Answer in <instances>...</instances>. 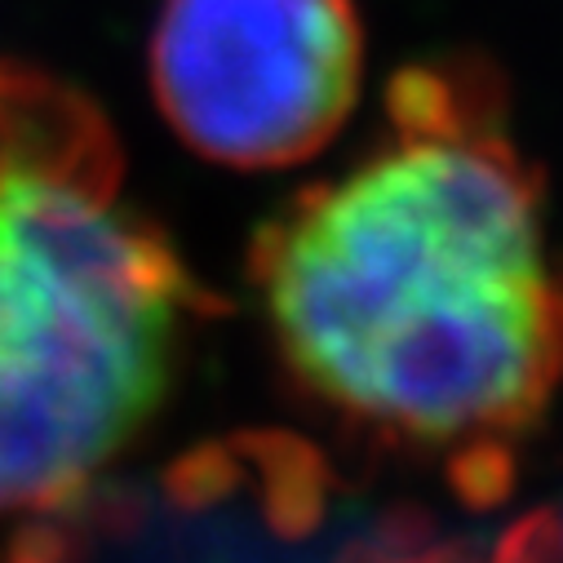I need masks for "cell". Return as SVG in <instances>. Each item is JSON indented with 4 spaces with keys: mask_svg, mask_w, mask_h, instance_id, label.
<instances>
[{
    "mask_svg": "<svg viewBox=\"0 0 563 563\" xmlns=\"http://www.w3.org/2000/svg\"><path fill=\"white\" fill-rule=\"evenodd\" d=\"M537 515H541V528H545V541H550L554 563H563V501L554 510H537Z\"/></svg>",
    "mask_w": 563,
    "mask_h": 563,
    "instance_id": "obj_5",
    "label": "cell"
},
{
    "mask_svg": "<svg viewBox=\"0 0 563 563\" xmlns=\"http://www.w3.org/2000/svg\"><path fill=\"white\" fill-rule=\"evenodd\" d=\"M0 178L120 196L124 152L80 85L27 58H0Z\"/></svg>",
    "mask_w": 563,
    "mask_h": 563,
    "instance_id": "obj_3",
    "label": "cell"
},
{
    "mask_svg": "<svg viewBox=\"0 0 563 563\" xmlns=\"http://www.w3.org/2000/svg\"><path fill=\"white\" fill-rule=\"evenodd\" d=\"M386 129L257 231L249 275L285 373L346 431L501 493L563 386V279L497 89L404 71Z\"/></svg>",
    "mask_w": 563,
    "mask_h": 563,
    "instance_id": "obj_1",
    "label": "cell"
},
{
    "mask_svg": "<svg viewBox=\"0 0 563 563\" xmlns=\"http://www.w3.org/2000/svg\"><path fill=\"white\" fill-rule=\"evenodd\" d=\"M364 80L351 0H165L152 93L183 143L231 169H285L342 133Z\"/></svg>",
    "mask_w": 563,
    "mask_h": 563,
    "instance_id": "obj_2",
    "label": "cell"
},
{
    "mask_svg": "<svg viewBox=\"0 0 563 563\" xmlns=\"http://www.w3.org/2000/svg\"><path fill=\"white\" fill-rule=\"evenodd\" d=\"M342 563H554L541 515L510 523L493 550L462 545L457 537H431L427 528H390L355 545Z\"/></svg>",
    "mask_w": 563,
    "mask_h": 563,
    "instance_id": "obj_4",
    "label": "cell"
}]
</instances>
